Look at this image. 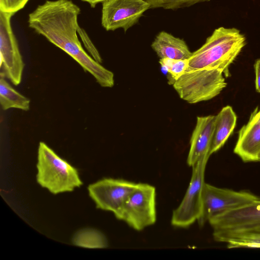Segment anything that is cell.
<instances>
[{"label":"cell","instance_id":"603a6c76","mask_svg":"<svg viewBox=\"0 0 260 260\" xmlns=\"http://www.w3.org/2000/svg\"><path fill=\"white\" fill-rule=\"evenodd\" d=\"M254 68L255 74V89L257 92L260 93V58L255 61Z\"/></svg>","mask_w":260,"mask_h":260},{"label":"cell","instance_id":"ba28073f","mask_svg":"<svg viewBox=\"0 0 260 260\" xmlns=\"http://www.w3.org/2000/svg\"><path fill=\"white\" fill-rule=\"evenodd\" d=\"M13 15L0 11L1 67L4 77L17 86L21 82L25 64L11 26Z\"/></svg>","mask_w":260,"mask_h":260},{"label":"cell","instance_id":"2e32d148","mask_svg":"<svg viewBox=\"0 0 260 260\" xmlns=\"http://www.w3.org/2000/svg\"><path fill=\"white\" fill-rule=\"evenodd\" d=\"M237 122V116L232 107H223L216 115L210 155L219 150L233 133Z\"/></svg>","mask_w":260,"mask_h":260},{"label":"cell","instance_id":"3957f363","mask_svg":"<svg viewBox=\"0 0 260 260\" xmlns=\"http://www.w3.org/2000/svg\"><path fill=\"white\" fill-rule=\"evenodd\" d=\"M37 181L53 194L72 191L83 183L78 171L45 143H39Z\"/></svg>","mask_w":260,"mask_h":260},{"label":"cell","instance_id":"ffe728a7","mask_svg":"<svg viewBox=\"0 0 260 260\" xmlns=\"http://www.w3.org/2000/svg\"><path fill=\"white\" fill-rule=\"evenodd\" d=\"M148 3L151 8H162L175 10L188 7L196 4L209 2L210 0H144Z\"/></svg>","mask_w":260,"mask_h":260},{"label":"cell","instance_id":"52a82bcc","mask_svg":"<svg viewBox=\"0 0 260 260\" xmlns=\"http://www.w3.org/2000/svg\"><path fill=\"white\" fill-rule=\"evenodd\" d=\"M258 199L247 191L219 188L205 182L202 191V214L198 222L202 226L214 217Z\"/></svg>","mask_w":260,"mask_h":260},{"label":"cell","instance_id":"9a60e30c","mask_svg":"<svg viewBox=\"0 0 260 260\" xmlns=\"http://www.w3.org/2000/svg\"><path fill=\"white\" fill-rule=\"evenodd\" d=\"M215 241L225 244L229 248H260V226L250 229L214 231Z\"/></svg>","mask_w":260,"mask_h":260},{"label":"cell","instance_id":"8fae6325","mask_svg":"<svg viewBox=\"0 0 260 260\" xmlns=\"http://www.w3.org/2000/svg\"><path fill=\"white\" fill-rule=\"evenodd\" d=\"M212 231L250 229L260 226V199L210 219Z\"/></svg>","mask_w":260,"mask_h":260},{"label":"cell","instance_id":"5bb4252c","mask_svg":"<svg viewBox=\"0 0 260 260\" xmlns=\"http://www.w3.org/2000/svg\"><path fill=\"white\" fill-rule=\"evenodd\" d=\"M151 46L160 59L186 60L192 54L183 39L164 31L157 34Z\"/></svg>","mask_w":260,"mask_h":260},{"label":"cell","instance_id":"ac0fdd59","mask_svg":"<svg viewBox=\"0 0 260 260\" xmlns=\"http://www.w3.org/2000/svg\"><path fill=\"white\" fill-rule=\"evenodd\" d=\"M74 245L88 248H105L108 246L105 236L93 229H84L78 231L72 239Z\"/></svg>","mask_w":260,"mask_h":260},{"label":"cell","instance_id":"44dd1931","mask_svg":"<svg viewBox=\"0 0 260 260\" xmlns=\"http://www.w3.org/2000/svg\"><path fill=\"white\" fill-rule=\"evenodd\" d=\"M77 33L80 37L81 41L89 55L96 61L101 64L103 62L102 58L98 50L90 40L85 30L79 26L78 28Z\"/></svg>","mask_w":260,"mask_h":260},{"label":"cell","instance_id":"484cf974","mask_svg":"<svg viewBox=\"0 0 260 260\" xmlns=\"http://www.w3.org/2000/svg\"><path fill=\"white\" fill-rule=\"evenodd\" d=\"M257 161H260V151L258 153V155H257Z\"/></svg>","mask_w":260,"mask_h":260},{"label":"cell","instance_id":"7402d4cb","mask_svg":"<svg viewBox=\"0 0 260 260\" xmlns=\"http://www.w3.org/2000/svg\"><path fill=\"white\" fill-rule=\"evenodd\" d=\"M29 0H0V11L15 14L22 9Z\"/></svg>","mask_w":260,"mask_h":260},{"label":"cell","instance_id":"30bf717a","mask_svg":"<svg viewBox=\"0 0 260 260\" xmlns=\"http://www.w3.org/2000/svg\"><path fill=\"white\" fill-rule=\"evenodd\" d=\"M102 4L101 24L107 31L121 28L126 32L151 8L144 0H108Z\"/></svg>","mask_w":260,"mask_h":260},{"label":"cell","instance_id":"6da1fadb","mask_svg":"<svg viewBox=\"0 0 260 260\" xmlns=\"http://www.w3.org/2000/svg\"><path fill=\"white\" fill-rule=\"evenodd\" d=\"M79 6L71 0H47L28 15L30 28L75 60L103 87H112L114 74L82 47L77 36Z\"/></svg>","mask_w":260,"mask_h":260},{"label":"cell","instance_id":"d4e9b609","mask_svg":"<svg viewBox=\"0 0 260 260\" xmlns=\"http://www.w3.org/2000/svg\"><path fill=\"white\" fill-rule=\"evenodd\" d=\"M250 117L260 122V109L256 108L251 113Z\"/></svg>","mask_w":260,"mask_h":260},{"label":"cell","instance_id":"4fadbf2b","mask_svg":"<svg viewBox=\"0 0 260 260\" xmlns=\"http://www.w3.org/2000/svg\"><path fill=\"white\" fill-rule=\"evenodd\" d=\"M260 151V122L250 117L238 133L234 152L245 162L257 161Z\"/></svg>","mask_w":260,"mask_h":260},{"label":"cell","instance_id":"8992f818","mask_svg":"<svg viewBox=\"0 0 260 260\" xmlns=\"http://www.w3.org/2000/svg\"><path fill=\"white\" fill-rule=\"evenodd\" d=\"M209 156H205L192 166L191 179L179 205L173 212L171 224L179 228H186L201 217L202 211V191L206 166Z\"/></svg>","mask_w":260,"mask_h":260},{"label":"cell","instance_id":"e0dca14e","mask_svg":"<svg viewBox=\"0 0 260 260\" xmlns=\"http://www.w3.org/2000/svg\"><path fill=\"white\" fill-rule=\"evenodd\" d=\"M30 101L16 90L5 79L1 73L0 104L2 109L7 110L11 108L27 111L30 108Z\"/></svg>","mask_w":260,"mask_h":260},{"label":"cell","instance_id":"7c38bea8","mask_svg":"<svg viewBox=\"0 0 260 260\" xmlns=\"http://www.w3.org/2000/svg\"><path fill=\"white\" fill-rule=\"evenodd\" d=\"M216 115L198 116L190 140L187 164L192 167L201 158L209 156Z\"/></svg>","mask_w":260,"mask_h":260},{"label":"cell","instance_id":"9c48e42d","mask_svg":"<svg viewBox=\"0 0 260 260\" xmlns=\"http://www.w3.org/2000/svg\"><path fill=\"white\" fill-rule=\"evenodd\" d=\"M137 184L123 179L104 178L89 185L88 191L98 208L111 212L116 217Z\"/></svg>","mask_w":260,"mask_h":260},{"label":"cell","instance_id":"7a4b0ae2","mask_svg":"<svg viewBox=\"0 0 260 260\" xmlns=\"http://www.w3.org/2000/svg\"><path fill=\"white\" fill-rule=\"evenodd\" d=\"M245 38L235 28L215 29L205 43L192 52L185 72L202 69H217L225 75L229 67L245 45Z\"/></svg>","mask_w":260,"mask_h":260},{"label":"cell","instance_id":"277c9868","mask_svg":"<svg viewBox=\"0 0 260 260\" xmlns=\"http://www.w3.org/2000/svg\"><path fill=\"white\" fill-rule=\"evenodd\" d=\"M224 74L217 69L184 72L173 83L179 97L189 104L210 100L226 86Z\"/></svg>","mask_w":260,"mask_h":260},{"label":"cell","instance_id":"d6986e66","mask_svg":"<svg viewBox=\"0 0 260 260\" xmlns=\"http://www.w3.org/2000/svg\"><path fill=\"white\" fill-rule=\"evenodd\" d=\"M159 62L161 67L169 73V83L173 84L185 72L188 65V59L160 58Z\"/></svg>","mask_w":260,"mask_h":260},{"label":"cell","instance_id":"5b68a950","mask_svg":"<svg viewBox=\"0 0 260 260\" xmlns=\"http://www.w3.org/2000/svg\"><path fill=\"white\" fill-rule=\"evenodd\" d=\"M116 217L138 231L154 224L156 220L155 188L147 183H138Z\"/></svg>","mask_w":260,"mask_h":260},{"label":"cell","instance_id":"cb8c5ba5","mask_svg":"<svg viewBox=\"0 0 260 260\" xmlns=\"http://www.w3.org/2000/svg\"><path fill=\"white\" fill-rule=\"evenodd\" d=\"M89 4L92 8H95L96 5L99 3H103L108 0H81Z\"/></svg>","mask_w":260,"mask_h":260}]
</instances>
